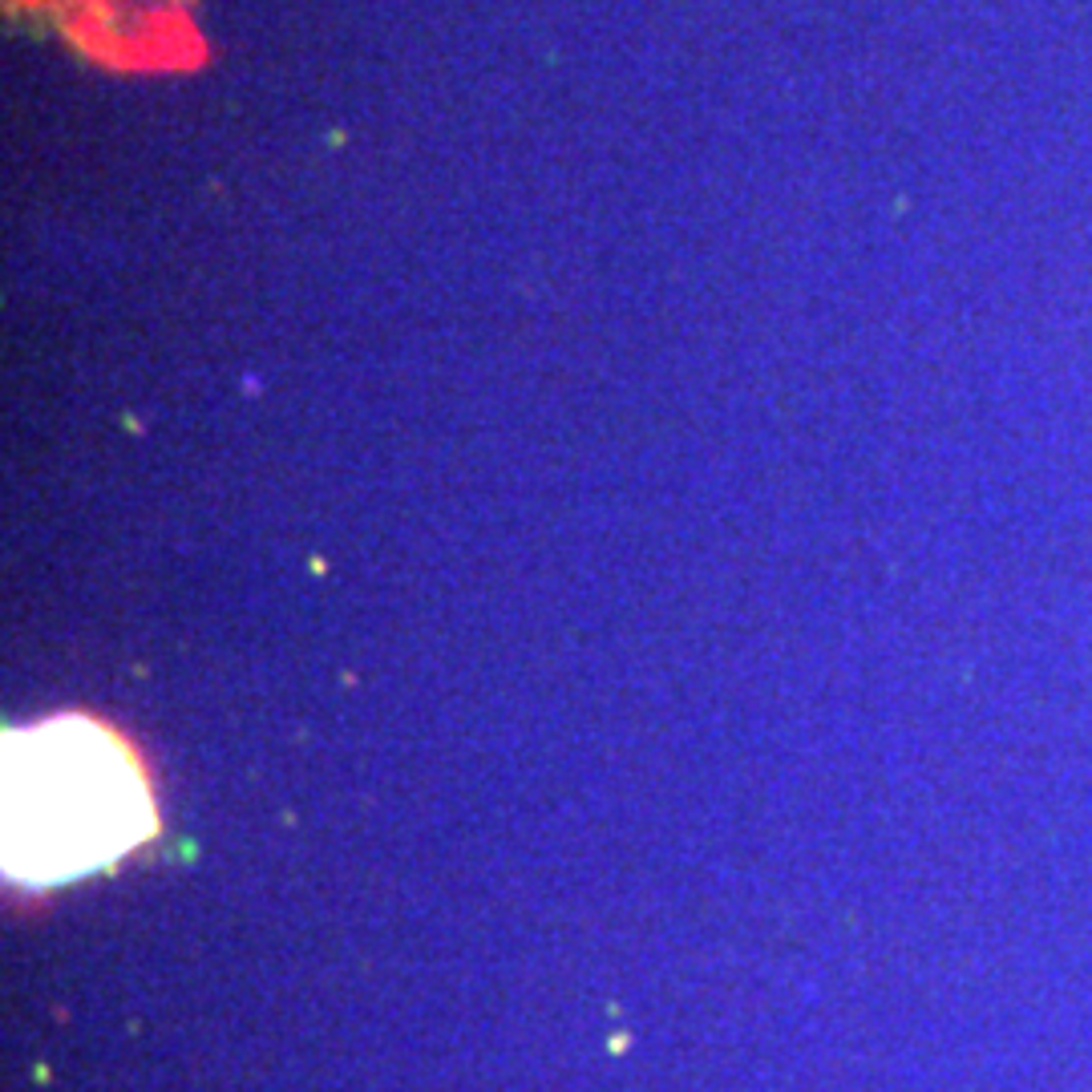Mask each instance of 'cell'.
Instances as JSON below:
<instances>
[{"label":"cell","instance_id":"1","mask_svg":"<svg viewBox=\"0 0 1092 1092\" xmlns=\"http://www.w3.org/2000/svg\"><path fill=\"white\" fill-rule=\"evenodd\" d=\"M4 781L9 870L25 882L90 870L146 829L138 773L90 725H53L9 741Z\"/></svg>","mask_w":1092,"mask_h":1092}]
</instances>
